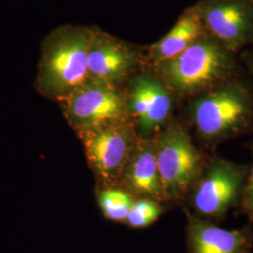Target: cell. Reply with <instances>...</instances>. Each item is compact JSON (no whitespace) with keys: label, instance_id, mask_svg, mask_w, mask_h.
Returning a JSON list of instances; mask_svg holds the SVG:
<instances>
[{"label":"cell","instance_id":"15","mask_svg":"<svg viewBox=\"0 0 253 253\" xmlns=\"http://www.w3.org/2000/svg\"><path fill=\"white\" fill-rule=\"evenodd\" d=\"M163 211V208L156 201L136 200L126 216L125 222L127 226L133 229L146 228L153 224L162 215Z\"/></svg>","mask_w":253,"mask_h":253},{"label":"cell","instance_id":"12","mask_svg":"<svg viewBox=\"0 0 253 253\" xmlns=\"http://www.w3.org/2000/svg\"><path fill=\"white\" fill-rule=\"evenodd\" d=\"M121 181L131 195L156 202L165 199L153 139L137 138Z\"/></svg>","mask_w":253,"mask_h":253},{"label":"cell","instance_id":"5","mask_svg":"<svg viewBox=\"0 0 253 253\" xmlns=\"http://www.w3.org/2000/svg\"><path fill=\"white\" fill-rule=\"evenodd\" d=\"M153 138L165 199H176L191 190L204 170L199 151L186 127L171 119Z\"/></svg>","mask_w":253,"mask_h":253},{"label":"cell","instance_id":"4","mask_svg":"<svg viewBox=\"0 0 253 253\" xmlns=\"http://www.w3.org/2000/svg\"><path fill=\"white\" fill-rule=\"evenodd\" d=\"M78 134L133 121L125 86L89 79L58 102Z\"/></svg>","mask_w":253,"mask_h":253},{"label":"cell","instance_id":"17","mask_svg":"<svg viewBox=\"0 0 253 253\" xmlns=\"http://www.w3.org/2000/svg\"><path fill=\"white\" fill-rule=\"evenodd\" d=\"M240 62L243 65L245 69L251 75H253V46H251L247 49L240 52L239 54Z\"/></svg>","mask_w":253,"mask_h":253},{"label":"cell","instance_id":"10","mask_svg":"<svg viewBox=\"0 0 253 253\" xmlns=\"http://www.w3.org/2000/svg\"><path fill=\"white\" fill-rule=\"evenodd\" d=\"M208 33L235 54L253 46V0H199Z\"/></svg>","mask_w":253,"mask_h":253},{"label":"cell","instance_id":"6","mask_svg":"<svg viewBox=\"0 0 253 253\" xmlns=\"http://www.w3.org/2000/svg\"><path fill=\"white\" fill-rule=\"evenodd\" d=\"M248 172L247 164L212 159L190 190V207L195 216L217 222L231 208L239 207Z\"/></svg>","mask_w":253,"mask_h":253},{"label":"cell","instance_id":"7","mask_svg":"<svg viewBox=\"0 0 253 253\" xmlns=\"http://www.w3.org/2000/svg\"><path fill=\"white\" fill-rule=\"evenodd\" d=\"M145 46H138L94 27L88 51L89 78L124 86L148 68Z\"/></svg>","mask_w":253,"mask_h":253},{"label":"cell","instance_id":"11","mask_svg":"<svg viewBox=\"0 0 253 253\" xmlns=\"http://www.w3.org/2000/svg\"><path fill=\"white\" fill-rule=\"evenodd\" d=\"M188 253H253V228L227 230L186 210Z\"/></svg>","mask_w":253,"mask_h":253},{"label":"cell","instance_id":"1","mask_svg":"<svg viewBox=\"0 0 253 253\" xmlns=\"http://www.w3.org/2000/svg\"><path fill=\"white\" fill-rule=\"evenodd\" d=\"M150 67L177 99L190 100L245 70L238 54L208 31L176 56Z\"/></svg>","mask_w":253,"mask_h":253},{"label":"cell","instance_id":"2","mask_svg":"<svg viewBox=\"0 0 253 253\" xmlns=\"http://www.w3.org/2000/svg\"><path fill=\"white\" fill-rule=\"evenodd\" d=\"M243 71L190 99L187 114L200 137L210 144L253 131V83Z\"/></svg>","mask_w":253,"mask_h":253},{"label":"cell","instance_id":"9","mask_svg":"<svg viewBox=\"0 0 253 253\" xmlns=\"http://www.w3.org/2000/svg\"><path fill=\"white\" fill-rule=\"evenodd\" d=\"M91 169L107 184L121 180L137 141L133 121L79 133Z\"/></svg>","mask_w":253,"mask_h":253},{"label":"cell","instance_id":"14","mask_svg":"<svg viewBox=\"0 0 253 253\" xmlns=\"http://www.w3.org/2000/svg\"><path fill=\"white\" fill-rule=\"evenodd\" d=\"M134 201L131 194L116 189L101 190L98 194L99 206L104 217L118 222H125Z\"/></svg>","mask_w":253,"mask_h":253},{"label":"cell","instance_id":"8","mask_svg":"<svg viewBox=\"0 0 253 253\" xmlns=\"http://www.w3.org/2000/svg\"><path fill=\"white\" fill-rule=\"evenodd\" d=\"M125 88L141 138L150 139L172 119L177 97L150 66L134 75Z\"/></svg>","mask_w":253,"mask_h":253},{"label":"cell","instance_id":"3","mask_svg":"<svg viewBox=\"0 0 253 253\" xmlns=\"http://www.w3.org/2000/svg\"><path fill=\"white\" fill-rule=\"evenodd\" d=\"M94 26L63 25L43 39L35 86L43 97L59 102L88 81V51Z\"/></svg>","mask_w":253,"mask_h":253},{"label":"cell","instance_id":"13","mask_svg":"<svg viewBox=\"0 0 253 253\" xmlns=\"http://www.w3.org/2000/svg\"><path fill=\"white\" fill-rule=\"evenodd\" d=\"M207 31L196 3L176 20L171 30L152 44L145 46L149 63L164 61L182 53Z\"/></svg>","mask_w":253,"mask_h":253},{"label":"cell","instance_id":"16","mask_svg":"<svg viewBox=\"0 0 253 253\" xmlns=\"http://www.w3.org/2000/svg\"><path fill=\"white\" fill-rule=\"evenodd\" d=\"M247 147L252 154V164L249 166V172L245 182L239 208L240 213L244 215L251 223H253V140L247 144Z\"/></svg>","mask_w":253,"mask_h":253}]
</instances>
